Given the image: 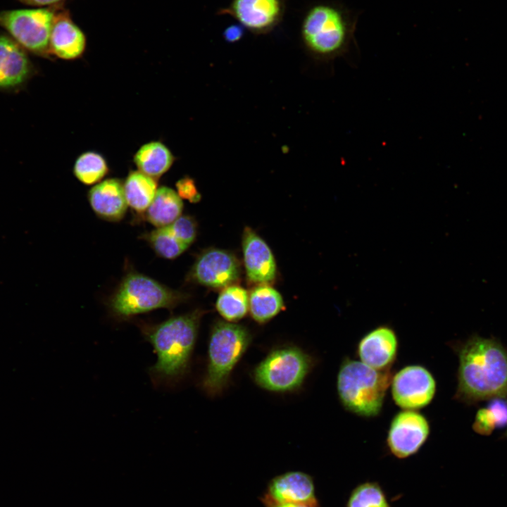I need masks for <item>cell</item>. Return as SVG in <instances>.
<instances>
[{"label":"cell","mask_w":507,"mask_h":507,"mask_svg":"<svg viewBox=\"0 0 507 507\" xmlns=\"http://www.w3.org/2000/svg\"><path fill=\"white\" fill-rule=\"evenodd\" d=\"M453 348L458 358L456 399H507V349L497 339L475 334Z\"/></svg>","instance_id":"obj_1"},{"label":"cell","mask_w":507,"mask_h":507,"mask_svg":"<svg viewBox=\"0 0 507 507\" xmlns=\"http://www.w3.org/2000/svg\"><path fill=\"white\" fill-rule=\"evenodd\" d=\"M313 365L311 357L296 346L275 349L255 368L254 378L261 387L275 392L299 389Z\"/></svg>","instance_id":"obj_7"},{"label":"cell","mask_w":507,"mask_h":507,"mask_svg":"<svg viewBox=\"0 0 507 507\" xmlns=\"http://www.w3.org/2000/svg\"><path fill=\"white\" fill-rule=\"evenodd\" d=\"M260 499L265 507H320L317 499L304 503L278 502L272 499L266 494Z\"/></svg>","instance_id":"obj_31"},{"label":"cell","mask_w":507,"mask_h":507,"mask_svg":"<svg viewBox=\"0 0 507 507\" xmlns=\"http://www.w3.org/2000/svg\"><path fill=\"white\" fill-rule=\"evenodd\" d=\"M127 205L137 213L146 211L156 191L157 184L154 178L140 171L129 173L123 184Z\"/></svg>","instance_id":"obj_21"},{"label":"cell","mask_w":507,"mask_h":507,"mask_svg":"<svg viewBox=\"0 0 507 507\" xmlns=\"http://www.w3.org/2000/svg\"><path fill=\"white\" fill-rule=\"evenodd\" d=\"M86 37L72 20L68 11L59 6L55 13L49 39V51L58 58H79L86 48Z\"/></svg>","instance_id":"obj_15"},{"label":"cell","mask_w":507,"mask_h":507,"mask_svg":"<svg viewBox=\"0 0 507 507\" xmlns=\"http://www.w3.org/2000/svg\"><path fill=\"white\" fill-rule=\"evenodd\" d=\"M242 250L248 280L258 284L272 282L277 273L273 252L266 242L249 227L243 232Z\"/></svg>","instance_id":"obj_14"},{"label":"cell","mask_w":507,"mask_h":507,"mask_svg":"<svg viewBox=\"0 0 507 507\" xmlns=\"http://www.w3.org/2000/svg\"><path fill=\"white\" fill-rule=\"evenodd\" d=\"M187 299L184 293L172 289L149 276L130 271L108 299V306L115 318L127 320L158 308L171 310Z\"/></svg>","instance_id":"obj_5"},{"label":"cell","mask_w":507,"mask_h":507,"mask_svg":"<svg viewBox=\"0 0 507 507\" xmlns=\"http://www.w3.org/2000/svg\"><path fill=\"white\" fill-rule=\"evenodd\" d=\"M504 437L507 438V430H506V432L505 434H504Z\"/></svg>","instance_id":"obj_34"},{"label":"cell","mask_w":507,"mask_h":507,"mask_svg":"<svg viewBox=\"0 0 507 507\" xmlns=\"http://www.w3.org/2000/svg\"><path fill=\"white\" fill-rule=\"evenodd\" d=\"M173 161L170 151L160 142H150L142 145L134 156L139 171L153 178L166 173Z\"/></svg>","instance_id":"obj_20"},{"label":"cell","mask_w":507,"mask_h":507,"mask_svg":"<svg viewBox=\"0 0 507 507\" xmlns=\"http://www.w3.org/2000/svg\"><path fill=\"white\" fill-rule=\"evenodd\" d=\"M391 395L403 410H419L431 403L437 392V382L424 365H405L392 375Z\"/></svg>","instance_id":"obj_9"},{"label":"cell","mask_w":507,"mask_h":507,"mask_svg":"<svg viewBox=\"0 0 507 507\" xmlns=\"http://www.w3.org/2000/svg\"><path fill=\"white\" fill-rule=\"evenodd\" d=\"M284 11V0H232L218 14L232 17L245 30L258 35L273 31L281 23Z\"/></svg>","instance_id":"obj_11"},{"label":"cell","mask_w":507,"mask_h":507,"mask_svg":"<svg viewBox=\"0 0 507 507\" xmlns=\"http://www.w3.org/2000/svg\"><path fill=\"white\" fill-rule=\"evenodd\" d=\"M284 302L281 294L268 284L256 287L249 296V311L252 318L265 323L277 315Z\"/></svg>","instance_id":"obj_22"},{"label":"cell","mask_w":507,"mask_h":507,"mask_svg":"<svg viewBox=\"0 0 507 507\" xmlns=\"http://www.w3.org/2000/svg\"><path fill=\"white\" fill-rule=\"evenodd\" d=\"M496 427L495 418L488 408L477 411L472 425L473 430L478 434H490Z\"/></svg>","instance_id":"obj_28"},{"label":"cell","mask_w":507,"mask_h":507,"mask_svg":"<svg viewBox=\"0 0 507 507\" xmlns=\"http://www.w3.org/2000/svg\"><path fill=\"white\" fill-rule=\"evenodd\" d=\"M183 204L177 193L168 187L157 189L145 213V218L156 227L170 225L181 215Z\"/></svg>","instance_id":"obj_19"},{"label":"cell","mask_w":507,"mask_h":507,"mask_svg":"<svg viewBox=\"0 0 507 507\" xmlns=\"http://www.w3.org/2000/svg\"><path fill=\"white\" fill-rule=\"evenodd\" d=\"M176 189L180 198L191 203H197L201 198L194 180L189 177L185 176L176 182Z\"/></svg>","instance_id":"obj_29"},{"label":"cell","mask_w":507,"mask_h":507,"mask_svg":"<svg viewBox=\"0 0 507 507\" xmlns=\"http://www.w3.org/2000/svg\"><path fill=\"white\" fill-rule=\"evenodd\" d=\"M21 3L37 7H51L58 6L65 0H18Z\"/></svg>","instance_id":"obj_33"},{"label":"cell","mask_w":507,"mask_h":507,"mask_svg":"<svg viewBox=\"0 0 507 507\" xmlns=\"http://www.w3.org/2000/svg\"><path fill=\"white\" fill-rule=\"evenodd\" d=\"M168 227L174 235L188 246L196 237L197 224L195 219L190 215L179 216Z\"/></svg>","instance_id":"obj_27"},{"label":"cell","mask_w":507,"mask_h":507,"mask_svg":"<svg viewBox=\"0 0 507 507\" xmlns=\"http://www.w3.org/2000/svg\"><path fill=\"white\" fill-rule=\"evenodd\" d=\"M88 200L100 218L111 222L122 220L128 206L123 184L115 178L105 180L94 186L89 191Z\"/></svg>","instance_id":"obj_17"},{"label":"cell","mask_w":507,"mask_h":507,"mask_svg":"<svg viewBox=\"0 0 507 507\" xmlns=\"http://www.w3.org/2000/svg\"><path fill=\"white\" fill-rule=\"evenodd\" d=\"M346 507H391L381 486L375 482L358 484L351 492Z\"/></svg>","instance_id":"obj_26"},{"label":"cell","mask_w":507,"mask_h":507,"mask_svg":"<svg viewBox=\"0 0 507 507\" xmlns=\"http://www.w3.org/2000/svg\"><path fill=\"white\" fill-rule=\"evenodd\" d=\"M358 13L342 3L322 1L312 4L301 23V37L315 58L331 61L349 56L356 46Z\"/></svg>","instance_id":"obj_3"},{"label":"cell","mask_w":507,"mask_h":507,"mask_svg":"<svg viewBox=\"0 0 507 507\" xmlns=\"http://www.w3.org/2000/svg\"><path fill=\"white\" fill-rule=\"evenodd\" d=\"M431 427L426 416L416 410H403L390 421L386 444L389 452L399 459L417 453L430 434Z\"/></svg>","instance_id":"obj_10"},{"label":"cell","mask_w":507,"mask_h":507,"mask_svg":"<svg viewBox=\"0 0 507 507\" xmlns=\"http://www.w3.org/2000/svg\"><path fill=\"white\" fill-rule=\"evenodd\" d=\"M244 30L239 23L230 25L224 30L223 36L225 41L234 43L242 39Z\"/></svg>","instance_id":"obj_32"},{"label":"cell","mask_w":507,"mask_h":507,"mask_svg":"<svg viewBox=\"0 0 507 507\" xmlns=\"http://www.w3.org/2000/svg\"><path fill=\"white\" fill-rule=\"evenodd\" d=\"M216 309L229 322L237 321L249 311V294L243 287L232 284L225 287L216 301Z\"/></svg>","instance_id":"obj_23"},{"label":"cell","mask_w":507,"mask_h":507,"mask_svg":"<svg viewBox=\"0 0 507 507\" xmlns=\"http://www.w3.org/2000/svg\"><path fill=\"white\" fill-rule=\"evenodd\" d=\"M104 158L94 151L82 154L75 161L73 173L79 181L91 185L99 182L108 173Z\"/></svg>","instance_id":"obj_25"},{"label":"cell","mask_w":507,"mask_h":507,"mask_svg":"<svg viewBox=\"0 0 507 507\" xmlns=\"http://www.w3.org/2000/svg\"><path fill=\"white\" fill-rule=\"evenodd\" d=\"M488 408L495 418L496 427H503L507 425V399H492Z\"/></svg>","instance_id":"obj_30"},{"label":"cell","mask_w":507,"mask_h":507,"mask_svg":"<svg viewBox=\"0 0 507 507\" xmlns=\"http://www.w3.org/2000/svg\"><path fill=\"white\" fill-rule=\"evenodd\" d=\"M58 6L1 11L0 26L25 49L46 55L50 52L49 39Z\"/></svg>","instance_id":"obj_8"},{"label":"cell","mask_w":507,"mask_h":507,"mask_svg":"<svg viewBox=\"0 0 507 507\" xmlns=\"http://www.w3.org/2000/svg\"><path fill=\"white\" fill-rule=\"evenodd\" d=\"M203 313L196 309L156 324L138 323L157 356L156 363L149 368L155 386L173 384L187 372Z\"/></svg>","instance_id":"obj_2"},{"label":"cell","mask_w":507,"mask_h":507,"mask_svg":"<svg viewBox=\"0 0 507 507\" xmlns=\"http://www.w3.org/2000/svg\"><path fill=\"white\" fill-rule=\"evenodd\" d=\"M399 350L395 331L386 325L378 326L364 334L357 344L356 354L364 364L376 370L391 369Z\"/></svg>","instance_id":"obj_13"},{"label":"cell","mask_w":507,"mask_h":507,"mask_svg":"<svg viewBox=\"0 0 507 507\" xmlns=\"http://www.w3.org/2000/svg\"><path fill=\"white\" fill-rule=\"evenodd\" d=\"M240 276V265L230 251L211 249L201 254L190 270V280L214 289L233 284Z\"/></svg>","instance_id":"obj_12"},{"label":"cell","mask_w":507,"mask_h":507,"mask_svg":"<svg viewBox=\"0 0 507 507\" xmlns=\"http://www.w3.org/2000/svg\"><path fill=\"white\" fill-rule=\"evenodd\" d=\"M31 72L32 64L25 49L13 38L0 34V89L20 86Z\"/></svg>","instance_id":"obj_16"},{"label":"cell","mask_w":507,"mask_h":507,"mask_svg":"<svg viewBox=\"0 0 507 507\" xmlns=\"http://www.w3.org/2000/svg\"><path fill=\"white\" fill-rule=\"evenodd\" d=\"M266 494L278 502L304 503L317 499L312 477L300 471H291L273 478Z\"/></svg>","instance_id":"obj_18"},{"label":"cell","mask_w":507,"mask_h":507,"mask_svg":"<svg viewBox=\"0 0 507 507\" xmlns=\"http://www.w3.org/2000/svg\"><path fill=\"white\" fill-rule=\"evenodd\" d=\"M142 238L148 242L156 255L165 259H175L189 247L174 235L168 225L157 227Z\"/></svg>","instance_id":"obj_24"},{"label":"cell","mask_w":507,"mask_h":507,"mask_svg":"<svg viewBox=\"0 0 507 507\" xmlns=\"http://www.w3.org/2000/svg\"><path fill=\"white\" fill-rule=\"evenodd\" d=\"M251 340L250 332L242 325L222 321L214 325L209 339L207 370L202 382L208 394L215 395L225 388Z\"/></svg>","instance_id":"obj_6"},{"label":"cell","mask_w":507,"mask_h":507,"mask_svg":"<svg viewBox=\"0 0 507 507\" xmlns=\"http://www.w3.org/2000/svg\"><path fill=\"white\" fill-rule=\"evenodd\" d=\"M392 377L391 369L380 370L346 357L337 377L339 400L345 410L363 418L382 411Z\"/></svg>","instance_id":"obj_4"}]
</instances>
